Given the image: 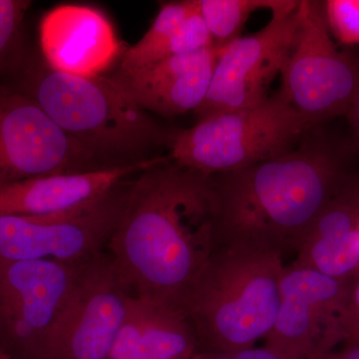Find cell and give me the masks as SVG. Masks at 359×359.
Masks as SVG:
<instances>
[{
    "instance_id": "cell-5",
    "label": "cell",
    "mask_w": 359,
    "mask_h": 359,
    "mask_svg": "<svg viewBox=\"0 0 359 359\" xmlns=\"http://www.w3.org/2000/svg\"><path fill=\"white\" fill-rule=\"evenodd\" d=\"M311 129L278 92L252 107L212 115L174 132L167 160L212 177L287 154Z\"/></svg>"
},
{
    "instance_id": "cell-18",
    "label": "cell",
    "mask_w": 359,
    "mask_h": 359,
    "mask_svg": "<svg viewBox=\"0 0 359 359\" xmlns=\"http://www.w3.org/2000/svg\"><path fill=\"white\" fill-rule=\"evenodd\" d=\"M290 0H197L204 20L217 48L223 49L242 36L241 32L252 13L262 9L278 11Z\"/></svg>"
},
{
    "instance_id": "cell-23",
    "label": "cell",
    "mask_w": 359,
    "mask_h": 359,
    "mask_svg": "<svg viewBox=\"0 0 359 359\" xmlns=\"http://www.w3.org/2000/svg\"><path fill=\"white\" fill-rule=\"evenodd\" d=\"M346 117L348 118L351 126H353L355 144L359 150V89L354 97L353 102L351 104V109L347 113Z\"/></svg>"
},
{
    "instance_id": "cell-21",
    "label": "cell",
    "mask_w": 359,
    "mask_h": 359,
    "mask_svg": "<svg viewBox=\"0 0 359 359\" xmlns=\"http://www.w3.org/2000/svg\"><path fill=\"white\" fill-rule=\"evenodd\" d=\"M192 359H287L273 349L264 347H250L235 353H216L198 351Z\"/></svg>"
},
{
    "instance_id": "cell-20",
    "label": "cell",
    "mask_w": 359,
    "mask_h": 359,
    "mask_svg": "<svg viewBox=\"0 0 359 359\" xmlns=\"http://www.w3.org/2000/svg\"><path fill=\"white\" fill-rule=\"evenodd\" d=\"M30 4L27 0H0V65L13 49Z\"/></svg>"
},
{
    "instance_id": "cell-17",
    "label": "cell",
    "mask_w": 359,
    "mask_h": 359,
    "mask_svg": "<svg viewBox=\"0 0 359 359\" xmlns=\"http://www.w3.org/2000/svg\"><path fill=\"white\" fill-rule=\"evenodd\" d=\"M145 302L144 359H192L199 344L185 313Z\"/></svg>"
},
{
    "instance_id": "cell-4",
    "label": "cell",
    "mask_w": 359,
    "mask_h": 359,
    "mask_svg": "<svg viewBox=\"0 0 359 359\" xmlns=\"http://www.w3.org/2000/svg\"><path fill=\"white\" fill-rule=\"evenodd\" d=\"M18 90L111 167L121 166L116 159L123 164L146 160L139 156L167 146L171 137L112 77L66 74L37 59L26 67Z\"/></svg>"
},
{
    "instance_id": "cell-12",
    "label": "cell",
    "mask_w": 359,
    "mask_h": 359,
    "mask_svg": "<svg viewBox=\"0 0 359 359\" xmlns=\"http://www.w3.org/2000/svg\"><path fill=\"white\" fill-rule=\"evenodd\" d=\"M132 299L107 252L85 263L47 359H107Z\"/></svg>"
},
{
    "instance_id": "cell-22",
    "label": "cell",
    "mask_w": 359,
    "mask_h": 359,
    "mask_svg": "<svg viewBox=\"0 0 359 359\" xmlns=\"http://www.w3.org/2000/svg\"><path fill=\"white\" fill-rule=\"evenodd\" d=\"M344 327H346V339L359 340V280L353 289L349 287Z\"/></svg>"
},
{
    "instance_id": "cell-2",
    "label": "cell",
    "mask_w": 359,
    "mask_h": 359,
    "mask_svg": "<svg viewBox=\"0 0 359 359\" xmlns=\"http://www.w3.org/2000/svg\"><path fill=\"white\" fill-rule=\"evenodd\" d=\"M354 148L314 127L287 154L210 177L216 241L297 252L351 177L347 163Z\"/></svg>"
},
{
    "instance_id": "cell-14",
    "label": "cell",
    "mask_w": 359,
    "mask_h": 359,
    "mask_svg": "<svg viewBox=\"0 0 359 359\" xmlns=\"http://www.w3.org/2000/svg\"><path fill=\"white\" fill-rule=\"evenodd\" d=\"M219 51L212 45L141 69H119L111 77L142 109L176 117L195 112L204 102Z\"/></svg>"
},
{
    "instance_id": "cell-13",
    "label": "cell",
    "mask_w": 359,
    "mask_h": 359,
    "mask_svg": "<svg viewBox=\"0 0 359 359\" xmlns=\"http://www.w3.org/2000/svg\"><path fill=\"white\" fill-rule=\"evenodd\" d=\"M39 40L42 57L51 69L76 76L103 75L121 53L105 14L80 4L59 6L45 14Z\"/></svg>"
},
{
    "instance_id": "cell-8",
    "label": "cell",
    "mask_w": 359,
    "mask_h": 359,
    "mask_svg": "<svg viewBox=\"0 0 359 359\" xmlns=\"http://www.w3.org/2000/svg\"><path fill=\"white\" fill-rule=\"evenodd\" d=\"M84 264L0 262V349L4 353L13 359L48 358Z\"/></svg>"
},
{
    "instance_id": "cell-19",
    "label": "cell",
    "mask_w": 359,
    "mask_h": 359,
    "mask_svg": "<svg viewBox=\"0 0 359 359\" xmlns=\"http://www.w3.org/2000/svg\"><path fill=\"white\" fill-rule=\"evenodd\" d=\"M330 34L346 45H359V0L323 1Z\"/></svg>"
},
{
    "instance_id": "cell-9",
    "label": "cell",
    "mask_w": 359,
    "mask_h": 359,
    "mask_svg": "<svg viewBox=\"0 0 359 359\" xmlns=\"http://www.w3.org/2000/svg\"><path fill=\"white\" fill-rule=\"evenodd\" d=\"M111 168L18 89L0 85V187Z\"/></svg>"
},
{
    "instance_id": "cell-24",
    "label": "cell",
    "mask_w": 359,
    "mask_h": 359,
    "mask_svg": "<svg viewBox=\"0 0 359 359\" xmlns=\"http://www.w3.org/2000/svg\"><path fill=\"white\" fill-rule=\"evenodd\" d=\"M0 359H13L11 358V356L7 355L6 353H4V351L0 349Z\"/></svg>"
},
{
    "instance_id": "cell-7",
    "label": "cell",
    "mask_w": 359,
    "mask_h": 359,
    "mask_svg": "<svg viewBox=\"0 0 359 359\" xmlns=\"http://www.w3.org/2000/svg\"><path fill=\"white\" fill-rule=\"evenodd\" d=\"M134 179L88 204L42 217H0V262L87 263L107 252L126 207Z\"/></svg>"
},
{
    "instance_id": "cell-11",
    "label": "cell",
    "mask_w": 359,
    "mask_h": 359,
    "mask_svg": "<svg viewBox=\"0 0 359 359\" xmlns=\"http://www.w3.org/2000/svg\"><path fill=\"white\" fill-rule=\"evenodd\" d=\"M299 1L271 11L259 32L241 36L219 51L204 102L195 111L198 121L219 113L244 109L268 98L294 42Z\"/></svg>"
},
{
    "instance_id": "cell-3",
    "label": "cell",
    "mask_w": 359,
    "mask_h": 359,
    "mask_svg": "<svg viewBox=\"0 0 359 359\" xmlns=\"http://www.w3.org/2000/svg\"><path fill=\"white\" fill-rule=\"evenodd\" d=\"M283 256L261 245L215 242L182 309L199 351L235 353L266 339L280 309Z\"/></svg>"
},
{
    "instance_id": "cell-16",
    "label": "cell",
    "mask_w": 359,
    "mask_h": 359,
    "mask_svg": "<svg viewBox=\"0 0 359 359\" xmlns=\"http://www.w3.org/2000/svg\"><path fill=\"white\" fill-rule=\"evenodd\" d=\"M197 0L161 4L148 32L125 51L119 69L136 70L182 54L212 46Z\"/></svg>"
},
{
    "instance_id": "cell-1",
    "label": "cell",
    "mask_w": 359,
    "mask_h": 359,
    "mask_svg": "<svg viewBox=\"0 0 359 359\" xmlns=\"http://www.w3.org/2000/svg\"><path fill=\"white\" fill-rule=\"evenodd\" d=\"M215 241L211 178L160 157L135 177L107 252L132 297L182 311Z\"/></svg>"
},
{
    "instance_id": "cell-6",
    "label": "cell",
    "mask_w": 359,
    "mask_h": 359,
    "mask_svg": "<svg viewBox=\"0 0 359 359\" xmlns=\"http://www.w3.org/2000/svg\"><path fill=\"white\" fill-rule=\"evenodd\" d=\"M280 93L311 128L346 116L359 89V56L339 51L323 1L301 0Z\"/></svg>"
},
{
    "instance_id": "cell-15",
    "label": "cell",
    "mask_w": 359,
    "mask_h": 359,
    "mask_svg": "<svg viewBox=\"0 0 359 359\" xmlns=\"http://www.w3.org/2000/svg\"><path fill=\"white\" fill-rule=\"evenodd\" d=\"M160 157L86 172L51 175L0 187V217H42L88 204L125 180L140 174Z\"/></svg>"
},
{
    "instance_id": "cell-10",
    "label": "cell",
    "mask_w": 359,
    "mask_h": 359,
    "mask_svg": "<svg viewBox=\"0 0 359 359\" xmlns=\"http://www.w3.org/2000/svg\"><path fill=\"white\" fill-rule=\"evenodd\" d=\"M349 285L292 264L280 283V306L266 346L287 359H323L346 339Z\"/></svg>"
}]
</instances>
